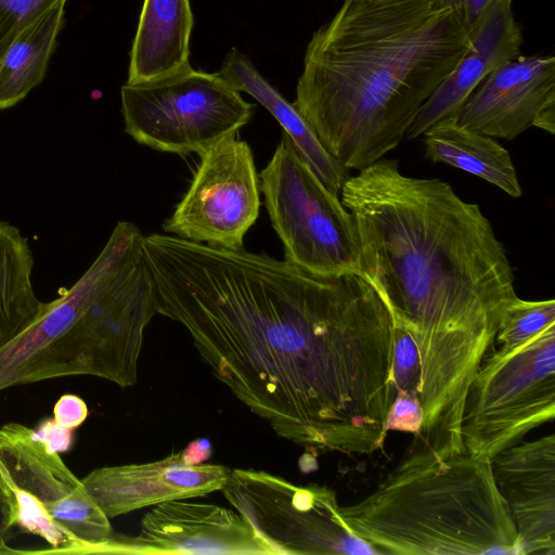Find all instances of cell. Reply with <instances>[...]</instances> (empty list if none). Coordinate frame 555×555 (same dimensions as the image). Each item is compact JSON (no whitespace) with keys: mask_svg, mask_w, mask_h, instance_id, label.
Segmentation results:
<instances>
[{"mask_svg":"<svg viewBox=\"0 0 555 555\" xmlns=\"http://www.w3.org/2000/svg\"><path fill=\"white\" fill-rule=\"evenodd\" d=\"M157 313L273 431L320 452L371 454L397 390L393 322L359 273L318 276L264 253L144 236Z\"/></svg>","mask_w":555,"mask_h":555,"instance_id":"cell-1","label":"cell"},{"mask_svg":"<svg viewBox=\"0 0 555 555\" xmlns=\"http://www.w3.org/2000/svg\"><path fill=\"white\" fill-rule=\"evenodd\" d=\"M359 243V274L414 339L423 423L415 439L441 456L464 452L472 379L518 297L503 244L477 204L439 179L403 175L383 159L340 191Z\"/></svg>","mask_w":555,"mask_h":555,"instance_id":"cell-2","label":"cell"},{"mask_svg":"<svg viewBox=\"0 0 555 555\" xmlns=\"http://www.w3.org/2000/svg\"><path fill=\"white\" fill-rule=\"evenodd\" d=\"M468 43L455 13L430 0H344L307 44L293 104L334 158L361 170L402 141Z\"/></svg>","mask_w":555,"mask_h":555,"instance_id":"cell-3","label":"cell"},{"mask_svg":"<svg viewBox=\"0 0 555 555\" xmlns=\"http://www.w3.org/2000/svg\"><path fill=\"white\" fill-rule=\"evenodd\" d=\"M144 236L119 221L77 282L0 348V391L73 375L137 383L144 330L157 313Z\"/></svg>","mask_w":555,"mask_h":555,"instance_id":"cell-4","label":"cell"},{"mask_svg":"<svg viewBox=\"0 0 555 555\" xmlns=\"http://www.w3.org/2000/svg\"><path fill=\"white\" fill-rule=\"evenodd\" d=\"M338 513L378 554L522 555L490 461L466 451L443 457L414 441L371 494Z\"/></svg>","mask_w":555,"mask_h":555,"instance_id":"cell-5","label":"cell"},{"mask_svg":"<svg viewBox=\"0 0 555 555\" xmlns=\"http://www.w3.org/2000/svg\"><path fill=\"white\" fill-rule=\"evenodd\" d=\"M0 490L12 527L49 548L30 554H93L113 535L109 518L37 430L20 423L0 427Z\"/></svg>","mask_w":555,"mask_h":555,"instance_id":"cell-6","label":"cell"},{"mask_svg":"<svg viewBox=\"0 0 555 555\" xmlns=\"http://www.w3.org/2000/svg\"><path fill=\"white\" fill-rule=\"evenodd\" d=\"M555 417V324L485 356L468 387L461 424L465 451L490 461Z\"/></svg>","mask_w":555,"mask_h":555,"instance_id":"cell-7","label":"cell"},{"mask_svg":"<svg viewBox=\"0 0 555 555\" xmlns=\"http://www.w3.org/2000/svg\"><path fill=\"white\" fill-rule=\"evenodd\" d=\"M259 181L286 261L318 276L359 273V243L351 214L284 132Z\"/></svg>","mask_w":555,"mask_h":555,"instance_id":"cell-8","label":"cell"},{"mask_svg":"<svg viewBox=\"0 0 555 555\" xmlns=\"http://www.w3.org/2000/svg\"><path fill=\"white\" fill-rule=\"evenodd\" d=\"M125 132L153 150L201 155L251 119L254 106L217 73L191 65L170 76L120 89Z\"/></svg>","mask_w":555,"mask_h":555,"instance_id":"cell-9","label":"cell"},{"mask_svg":"<svg viewBox=\"0 0 555 555\" xmlns=\"http://www.w3.org/2000/svg\"><path fill=\"white\" fill-rule=\"evenodd\" d=\"M220 491L274 554H378L347 528L336 493L326 486L234 468Z\"/></svg>","mask_w":555,"mask_h":555,"instance_id":"cell-10","label":"cell"},{"mask_svg":"<svg viewBox=\"0 0 555 555\" xmlns=\"http://www.w3.org/2000/svg\"><path fill=\"white\" fill-rule=\"evenodd\" d=\"M260 193L249 144L237 134L228 135L199 155L189 190L163 229L198 244L244 248L259 216Z\"/></svg>","mask_w":555,"mask_h":555,"instance_id":"cell-11","label":"cell"},{"mask_svg":"<svg viewBox=\"0 0 555 555\" xmlns=\"http://www.w3.org/2000/svg\"><path fill=\"white\" fill-rule=\"evenodd\" d=\"M93 554H261L273 555L236 511L216 504L167 501L147 512L135 537L112 538Z\"/></svg>","mask_w":555,"mask_h":555,"instance_id":"cell-12","label":"cell"},{"mask_svg":"<svg viewBox=\"0 0 555 555\" xmlns=\"http://www.w3.org/2000/svg\"><path fill=\"white\" fill-rule=\"evenodd\" d=\"M457 121L512 140L530 127L555 133V57L517 56L491 72L468 96Z\"/></svg>","mask_w":555,"mask_h":555,"instance_id":"cell-13","label":"cell"},{"mask_svg":"<svg viewBox=\"0 0 555 555\" xmlns=\"http://www.w3.org/2000/svg\"><path fill=\"white\" fill-rule=\"evenodd\" d=\"M490 464L522 555H555V435L515 443Z\"/></svg>","mask_w":555,"mask_h":555,"instance_id":"cell-14","label":"cell"},{"mask_svg":"<svg viewBox=\"0 0 555 555\" xmlns=\"http://www.w3.org/2000/svg\"><path fill=\"white\" fill-rule=\"evenodd\" d=\"M230 468L218 464L188 465L180 452L144 464L104 466L81 481L108 518L167 501L220 491Z\"/></svg>","mask_w":555,"mask_h":555,"instance_id":"cell-15","label":"cell"},{"mask_svg":"<svg viewBox=\"0 0 555 555\" xmlns=\"http://www.w3.org/2000/svg\"><path fill=\"white\" fill-rule=\"evenodd\" d=\"M469 36V43L452 73L424 104L405 135L415 139L438 121L457 118L460 109L494 69L519 55L521 28L512 4L495 2L481 16Z\"/></svg>","mask_w":555,"mask_h":555,"instance_id":"cell-16","label":"cell"},{"mask_svg":"<svg viewBox=\"0 0 555 555\" xmlns=\"http://www.w3.org/2000/svg\"><path fill=\"white\" fill-rule=\"evenodd\" d=\"M217 74L232 88L246 92L268 109L315 176L332 193L340 195L349 178V169L325 150L295 105L257 70L248 56L232 49Z\"/></svg>","mask_w":555,"mask_h":555,"instance_id":"cell-17","label":"cell"},{"mask_svg":"<svg viewBox=\"0 0 555 555\" xmlns=\"http://www.w3.org/2000/svg\"><path fill=\"white\" fill-rule=\"evenodd\" d=\"M193 25L189 0H144L127 83L157 80L188 67Z\"/></svg>","mask_w":555,"mask_h":555,"instance_id":"cell-18","label":"cell"},{"mask_svg":"<svg viewBox=\"0 0 555 555\" xmlns=\"http://www.w3.org/2000/svg\"><path fill=\"white\" fill-rule=\"evenodd\" d=\"M425 156L433 163H444L498 186L507 195L522 194L508 151L493 138L470 130L446 118L424 133Z\"/></svg>","mask_w":555,"mask_h":555,"instance_id":"cell-19","label":"cell"},{"mask_svg":"<svg viewBox=\"0 0 555 555\" xmlns=\"http://www.w3.org/2000/svg\"><path fill=\"white\" fill-rule=\"evenodd\" d=\"M65 3H59L12 41L0 61V111L14 106L46 75L57 36L63 27Z\"/></svg>","mask_w":555,"mask_h":555,"instance_id":"cell-20","label":"cell"},{"mask_svg":"<svg viewBox=\"0 0 555 555\" xmlns=\"http://www.w3.org/2000/svg\"><path fill=\"white\" fill-rule=\"evenodd\" d=\"M33 254L15 227L0 221V348L27 328L41 313L31 283Z\"/></svg>","mask_w":555,"mask_h":555,"instance_id":"cell-21","label":"cell"},{"mask_svg":"<svg viewBox=\"0 0 555 555\" xmlns=\"http://www.w3.org/2000/svg\"><path fill=\"white\" fill-rule=\"evenodd\" d=\"M554 324V299L529 301L518 297L505 310L494 343L520 344Z\"/></svg>","mask_w":555,"mask_h":555,"instance_id":"cell-22","label":"cell"},{"mask_svg":"<svg viewBox=\"0 0 555 555\" xmlns=\"http://www.w3.org/2000/svg\"><path fill=\"white\" fill-rule=\"evenodd\" d=\"M67 0H0V61L18 34L42 14Z\"/></svg>","mask_w":555,"mask_h":555,"instance_id":"cell-23","label":"cell"},{"mask_svg":"<svg viewBox=\"0 0 555 555\" xmlns=\"http://www.w3.org/2000/svg\"><path fill=\"white\" fill-rule=\"evenodd\" d=\"M392 376L397 392L413 393L420 397L421 362L416 344L412 336L393 324Z\"/></svg>","mask_w":555,"mask_h":555,"instance_id":"cell-24","label":"cell"},{"mask_svg":"<svg viewBox=\"0 0 555 555\" xmlns=\"http://www.w3.org/2000/svg\"><path fill=\"white\" fill-rule=\"evenodd\" d=\"M423 412L417 395L397 392L391 405L387 428L416 436L422 427Z\"/></svg>","mask_w":555,"mask_h":555,"instance_id":"cell-25","label":"cell"},{"mask_svg":"<svg viewBox=\"0 0 555 555\" xmlns=\"http://www.w3.org/2000/svg\"><path fill=\"white\" fill-rule=\"evenodd\" d=\"M499 1L512 4L514 0H430L437 9L453 11L468 35L487 10Z\"/></svg>","mask_w":555,"mask_h":555,"instance_id":"cell-26","label":"cell"},{"mask_svg":"<svg viewBox=\"0 0 555 555\" xmlns=\"http://www.w3.org/2000/svg\"><path fill=\"white\" fill-rule=\"evenodd\" d=\"M87 403L76 395H63L54 404L53 421L59 426L74 430L88 417Z\"/></svg>","mask_w":555,"mask_h":555,"instance_id":"cell-27","label":"cell"},{"mask_svg":"<svg viewBox=\"0 0 555 555\" xmlns=\"http://www.w3.org/2000/svg\"><path fill=\"white\" fill-rule=\"evenodd\" d=\"M73 431L59 426L52 418L44 421L37 429V433L47 444L59 453L69 449Z\"/></svg>","mask_w":555,"mask_h":555,"instance_id":"cell-28","label":"cell"},{"mask_svg":"<svg viewBox=\"0 0 555 555\" xmlns=\"http://www.w3.org/2000/svg\"><path fill=\"white\" fill-rule=\"evenodd\" d=\"M182 461L188 465L203 464L212 454V447L208 439L198 438L191 441L180 451Z\"/></svg>","mask_w":555,"mask_h":555,"instance_id":"cell-29","label":"cell"},{"mask_svg":"<svg viewBox=\"0 0 555 555\" xmlns=\"http://www.w3.org/2000/svg\"><path fill=\"white\" fill-rule=\"evenodd\" d=\"M12 528L10 511L0 490V554H23V550L12 548L5 542V535Z\"/></svg>","mask_w":555,"mask_h":555,"instance_id":"cell-30","label":"cell"}]
</instances>
